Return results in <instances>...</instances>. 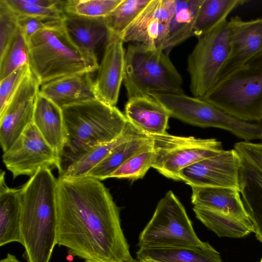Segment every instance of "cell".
<instances>
[{
    "label": "cell",
    "instance_id": "cell-3",
    "mask_svg": "<svg viewBox=\"0 0 262 262\" xmlns=\"http://www.w3.org/2000/svg\"><path fill=\"white\" fill-rule=\"evenodd\" d=\"M62 110L66 139L59 175L94 147L119 137L128 123L116 106L98 98L67 105Z\"/></svg>",
    "mask_w": 262,
    "mask_h": 262
},
{
    "label": "cell",
    "instance_id": "cell-41",
    "mask_svg": "<svg viewBox=\"0 0 262 262\" xmlns=\"http://www.w3.org/2000/svg\"><path fill=\"white\" fill-rule=\"evenodd\" d=\"M126 262H135V259H133L132 260L128 261H126Z\"/></svg>",
    "mask_w": 262,
    "mask_h": 262
},
{
    "label": "cell",
    "instance_id": "cell-6",
    "mask_svg": "<svg viewBox=\"0 0 262 262\" xmlns=\"http://www.w3.org/2000/svg\"><path fill=\"white\" fill-rule=\"evenodd\" d=\"M170 117L202 127L227 130L244 141L262 140V123L239 120L203 98L183 94L153 93Z\"/></svg>",
    "mask_w": 262,
    "mask_h": 262
},
{
    "label": "cell",
    "instance_id": "cell-5",
    "mask_svg": "<svg viewBox=\"0 0 262 262\" xmlns=\"http://www.w3.org/2000/svg\"><path fill=\"white\" fill-rule=\"evenodd\" d=\"M123 82L128 99L153 93H184L182 77L169 54L140 43H130L125 49Z\"/></svg>",
    "mask_w": 262,
    "mask_h": 262
},
{
    "label": "cell",
    "instance_id": "cell-22",
    "mask_svg": "<svg viewBox=\"0 0 262 262\" xmlns=\"http://www.w3.org/2000/svg\"><path fill=\"white\" fill-rule=\"evenodd\" d=\"M191 203L194 206L249 219L238 188L192 187Z\"/></svg>",
    "mask_w": 262,
    "mask_h": 262
},
{
    "label": "cell",
    "instance_id": "cell-18",
    "mask_svg": "<svg viewBox=\"0 0 262 262\" xmlns=\"http://www.w3.org/2000/svg\"><path fill=\"white\" fill-rule=\"evenodd\" d=\"M40 93L60 107L97 98L91 72L68 76L41 86Z\"/></svg>",
    "mask_w": 262,
    "mask_h": 262
},
{
    "label": "cell",
    "instance_id": "cell-29",
    "mask_svg": "<svg viewBox=\"0 0 262 262\" xmlns=\"http://www.w3.org/2000/svg\"><path fill=\"white\" fill-rule=\"evenodd\" d=\"M247 0H203L196 16L194 34L197 37L211 31L227 20L235 8L248 2Z\"/></svg>",
    "mask_w": 262,
    "mask_h": 262
},
{
    "label": "cell",
    "instance_id": "cell-32",
    "mask_svg": "<svg viewBox=\"0 0 262 262\" xmlns=\"http://www.w3.org/2000/svg\"><path fill=\"white\" fill-rule=\"evenodd\" d=\"M122 0H67L64 1L63 12L92 17L104 18Z\"/></svg>",
    "mask_w": 262,
    "mask_h": 262
},
{
    "label": "cell",
    "instance_id": "cell-15",
    "mask_svg": "<svg viewBox=\"0 0 262 262\" xmlns=\"http://www.w3.org/2000/svg\"><path fill=\"white\" fill-rule=\"evenodd\" d=\"M229 24L230 53L216 83L262 52V17L244 20L236 16Z\"/></svg>",
    "mask_w": 262,
    "mask_h": 262
},
{
    "label": "cell",
    "instance_id": "cell-27",
    "mask_svg": "<svg viewBox=\"0 0 262 262\" xmlns=\"http://www.w3.org/2000/svg\"><path fill=\"white\" fill-rule=\"evenodd\" d=\"M154 136L139 137L124 142L112 150L85 177L101 181L108 176L132 156L154 149Z\"/></svg>",
    "mask_w": 262,
    "mask_h": 262
},
{
    "label": "cell",
    "instance_id": "cell-42",
    "mask_svg": "<svg viewBox=\"0 0 262 262\" xmlns=\"http://www.w3.org/2000/svg\"><path fill=\"white\" fill-rule=\"evenodd\" d=\"M135 262H143V261H139L138 260H135Z\"/></svg>",
    "mask_w": 262,
    "mask_h": 262
},
{
    "label": "cell",
    "instance_id": "cell-14",
    "mask_svg": "<svg viewBox=\"0 0 262 262\" xmlns=\"http://www.w3.org/2000/svg\"><path fill=\"white\" fill-rule=\"evenodd\" d=\"M175 11V0H150L121 35L123 42L159 48Z\"/></svg>",
    "mask_w": 262,
    "mask_h": 262
},
{
    "label": "cell",
    "instance_id": "cell-40",
    "mask_svg": "<svg viewBox=\"0 0 262 262\" xmlns=\"http://www.w3.org/2000/svg\"><path fill=\"white\" fill-rule=\"evenodd\" d=\"M0 262H21L16 257L10 253H7L6 256L2 259Z\"/></svg>",
    "mask_w": 262,
    "mask_h": 262
},
{
    "label": "cell",
    "instance_id": "cell-38",
    "mask_svg": "<svg viewBox=\"0 0 262 262\" xmlns=\"http://www.w3.org/2000/svg\"><path fill=\"white\" fill-rule=\"evenodd\" d=\"M62 19H54L17 15L18 28L27 40L38 31L51 26Z\"/></svg>",
    "mask_w": 262,
    "mask_h": 262
},
{
    "label": "cell",
    "instance_id": "cell-33",
    "mask_svg": "<svg viewBox=\"0 0 262 262\" xmlns=\"http://www.w3.org/2000/svg\"><path fill=\"white\" fill-rule=\"evenodd\" d=\"M156 158L154 149L137 154L124 162L108 178L136 180L142 179Z\"/></svg>",
    "mask_w": 262,
    "mask_h": 262
},
{
    "label": "cell",
    "instance_id": "cell-21",
    "mask_svg": "<svg viewBox=\"0 0 262 262\" xmlns=\"http://www.w3.org/2000/svg\"><path fill=\"white\" fill-rule=\"evenodd\" d=\"M33 123L46 142L60 157L66 139L62 110L40 92L35 101Z\"/></svg>",
    "mask_w": 262,
    "mask_h": 262
},
{
    "label": "cell",
    "instance_id": "cell-43",
    "mask_svg": "<svg viewBox=\"0 0 262 262\" xmlns=\"http://www.w3.org/2000/svg\"><path fill=\"white\" fill-rule=\"evenodd\" d=\"M260 262H262V258L261 259Z\"/></svg>",
    "mask_w": 262,
    "mask_h": 262
},
{
    "label": "cell",
    "instance_id": "cell-35",
    "mask_svg": "<svg viewBox=\"0 0 262 262\" xmlns=\"http://www.w3.org/2000/svg\"><path fill=\"white\" fill-rule=\"evenodd\" d=\"M17 15H24L54 19H62L63 11L59 8H48L33 4L28 0H5Z\"/></svg>",
    "mask_w": 262,
    "mask_h": 262
},
{
    "label": "cell",
    "instance_id": "cell-17",
    "mask_svg": "<svg viewBox=\"0 0 262 262\" xmlns=\"http://www.w3.org/2000/svg\"><path fill=\"white\" fill-rule=\"evenodd\" d=\"M124 115L138 130L148 136L166 134L169 114L151 95L136 96L128 99Z\"/></svg>",
    "mask_w": 262,
    "mask_h": 262
},
{
    "label": "cell",
    "instance_id": "cell-11",
    "mask_svg": "<svg viewBox=\"0 0 262 262\" xmlns=\"http://www.w3.org/2000/svg\"><path fill=\"white\" fill-rule=\"evenodd\" d=\"M3 161L13 178L31 177L40 168L61 169L59 155L46 142L33 122L29 124L9 149Z\"/></svg>",
    "mask_w": 262,
    "mask_h": 262
},
{
    "label": "cell",
    "instance_id": "cell-16",
    "mask_svg": "<svg viewBox=\"0 0 262 262\" xmlns=\"http://www.w3.org/2000/svg\"><path fill=\"white\" fill-rule=\"evenodd\" d=\"M123 43L121 36L108 34L94 80L97 98L114 106H116L124 76L125 49Z\"/></svg>",
    "mask_w": 262,
    "mask_h": 262
},
{
    "label": "cell",
    "instance_id": "cell-10",
    "mask_svg": "<svg viewBox=\"0 0 262 262\" xmlns=\"http://www.w3.org/2000/svg\"><path fill=\"white\" fill-rule=\"evenodd\" d=\"M156 158L152 167L165 177L181 181L184 168L222 151L216 139H202L169 135L154 136Z\"/></svg>",
    "mask_w": 262,
    "mask_h": 262
},
{
    "label": "cell",
    "instance_id": "cell-20",
    "mask_svg": "<svg viewBox=\"0 0 262 262\" xmlns=\"http://www.w3.org/2000/svg\"><path fill=\"white\" fill-rule=\"evenodd\" d=\"M63 25L72 40L82 51L97 58V51L106 43L108 32L104 18H92L63 12Z\"/></svg>",
    "mask_w": 262,
    "mask_h": 262
},
{
    "label": "cell",
    "instance_id": "cell-23",
    "mask_svg": "<svg viewBox=\"0 0 262 262\" xmlns=\"http://www.w3.org/2000/svg\"><path fill=\"white\" fill-rule=\"evenodd\" d=\"M21 188L8 187L5 172L0 176V246L17 242L21 244Z\"/></svg>",
    "mask_w": 262,
    "mask_h": 262
},
{
    "label": "cell",
    "instance_id": "cell-25",
    "mask_svg": "<svg viewBox=\"0 0 262 262\" xmlns=\"http://www.w3.org/2000/svg\"><path fill=\"white\" fill-rule=\"evenodd\" d=\"M203 1L175 0V13L169 23L167 35L159 48L169 54L174 47L194 36L195 20Z\"/></svg>",
    "mask_w": 262,
    "mask_h": 262
},
{
    "label": "cell",
    "instance_id": "cell-34",
    "mask_svg": "<svg viewBox=\"0 0 262 262\" xmlns=\"http://www.w3.org/2000/svg\"><path fill=\"white\" fill-rule=\"evenodd\" d=\"M19 30L17 14L0 0V55H2Z\"/></svg>",
    "mask_w": 262,
    "mask_h": 262
},
{
    "label": "cell",
    "instance_id": "cell-19",
    "mask_svg": "<svg viewBox=\"0 0 262 262\" xmlns=\"http://www.w3.org/2000/svg\"><path fill=\"white\" fill-rule=\"evenodd\" d=\"M136 255L143 262H223L207 242L196 246L141 247Z\"/></svg>",
    "mask_w": 262,
    "mask_h": 262
},
{
    "label": "cell",
    "instance_id": "cell-7",
    "mask_svg": "<svg viewBox=\"0 0 262 262\" xmlns=\"http://www.w3.org/2000/svg\"><path fill=\"white\" fill-rule=\"evenodd\" d=\"M203 99L239 120L262 121V66L238 69L216 83Z\"/></svg>",
    "mask_w": 262,
    "mask_h": 262
},
{
    "label": "cell",
    "instance_id": "cell-12",
    "mask_svg": "<svg viewBox=\"0 0 262 262\" xmlns=\"http://www.w3.org/2000/svg\"><path fill=\"white\" fill-rule=\"evenodd\" d=\"M40 86L30 69L0 115V142L4 152L33 122L35 101Z\"/></svg>",
    "mask_w": 262,
    "mask_h": 262
},
{
    "label": "cell",
    "instance_id": "cell-36",
    "mask_svg": "<svg viewBox=\"0 0 262 262\" xmlns=\"http://www.w3.org/2000/svg\"><path fill=\"white\" fill-rule=\"evenodd\" d=\"M30 70L29 64H25L0 80V115Z\"/></svg>",
    "mask_w": 262,
    "mask_h": 262
},
{
    "label": "cell",
    "instance_id": "cell-37",
    "mask_svg": "<svg viewBox=\"0 0 262 262\" xmlns=\"http://www.w3.org/2000/svg\"><path fill=\"white\" fill-rule=\"evenodd\" d=\"M233 149L245 162L262 173V142L243 141L235 143Z\"/></svg>",
    "mask_w": 262,
    "mask_h": 262
},
{
    "label": "cell",
    "instance_id": "cell-30",
    "mask_svg": "<svg viewBox=\"0 0 262 262\" xmlns=\"http://www.w3.org/2000/svg\"><path fill=\"white\" fill-rule=\"evenodd\" d=\"M150 0H122L104 21L108 34L121 37Z\"/></svg>",
    "mask_w": 262,
    "mask_h": 262
},
{
    "label": "cell",
    "instance_id": "cell-2",
    "mask_svg": "<svg viewBox=\"0 0 262 262\" xmlns=\"http://www.w3.org/2000/svg\"><path fill=\"white\" fill-rule=\"evenodd\" d=\"M57 179L42 167L20 188L21 244L27 262H50L57 245Z\"/></svg>",
    "mask_w": 262,
    "mask_h": 262
},
{
    "label": "cell",
    "instance_id": "cell-31",
    "mask_svg": "<svg viewBox=\"0 0 262 262\" xmlns=\"http://www.w3.org/2000/svg\"><path fill=\"white\" fill-rule=\"evenodd\" d=\"M27 64H29L28 40L19 29L4 53L0 55V80Z\"/></svg>",
    "mask_w": 262,
    "mask_h": 262
},
{
    "label": "cell",
    "instance_id": "cell-8",
    "mask_svg": "<svg viewBox=\"0 0 262 262\" xmlns=\"http://www.w3.org/2000/svg\"><path fill=\"white\" fill-rule=\"evenodd\" d=\"M230 53L229 20L198 37L187 58L192 96L203 98L216 83Z\"/></svg>",
    "mask_w": 262,
    "mask_h": 262
},
{
    "label": "cell",
    "instance_id": "cell-24",
    "mask_svg": "<svg viewBox=\"0 0 262 262\" xmlns=\"http://www.w3.org/2000/svg\"><path fill=\"white\" fill-rule=\"evenodd\" d=\"M238 188L245 208L253 224L255 237L262 242V173L243 159Z\"/></svg>",
    "mask_w": 262,
    "mask_h": 262
},
{
    "label": "cell",
    "instance_id": "cell-39",
    "mask_svg": "<svg viewBox=\"0 0 262 262\" xmlns=\"http://www.w3.org/2000/svg\"><path fill=\"white\" fill-rule=\"evenodd\" d=\"M251 67H258L262 66V52L258 54L250 60H249L245 65Z\"/></svg>",
    "mask_w": 262,
    "mask_h": 262
},
{
    "label": "cell",
    "instance_id": "cell-28",
    "mask_svg": "<svg viewBox=\"0 0 262 262\" xmlns=\"http://www.w3.org/2000/svg\"><path fill=\"white\" fill-rule=\"evenodd\" d=\"M196 218L219 237L241 238L254 232L250 219H243L220 212L194 206Z\"/></svg>",
    "mask_w": 262,
    "mask_h": 262
},
{
    "label": "cell",
    "instance_id": "cell-1",
    "mask_svg": "<svg viewBox=\"0 0 262 262\" xmlns=\"http://www.w3.org/2000/svg\"><path fill=\"white\" fill-rule=\"evenodd\" d=\"M57 245L84 262L133 260L123 233L120 210L100 180L57 179Z\"/></svg>",
    "mask_w": 262,
    "mask_h": 262
},
{
    "label": "cell",
    "instance_id": "cell-26",
    "mask_svg": "<svg viewBox=\"0 0 262 262\" xmlns=\"http://www.w3.org/2000/svg\"><path fill=\"white\" fill-rule=\"evenodd\" d=\"M141 132L128 122L122 133L112 141L98 145L70 164L59 175L64 178L85 177L112 150L120 144L139 137H149Z\"/></svg>",
    "mask_w": 262,
    "mask_h": 262
},
{
    "label": "cell",
    "instance_id": "cell-13",
    "mask_svg": "<svg viewBox=\"0 0 262 262\" xmlns=\"http://www.w3.org/2000/svg\"><path fill=\"white\" fill-rule=\"evenodd\" d=\"M242 159L232 149L189 166L180 172L181 181L192 187L238 188Z\"/></svg>",
    "mask_w": 262,
    "mask_h": 262
},
{
    "label": "cell",
    "instance_id": "cell-9",
    "mask_svg": "<svg viewBox=\"0 0 262 262\" xmlns=\"http://www.w3.org/2000/svg\"><path fill=\"white\" fill-rule=\"evenodd\" d=\"M179 199L169 190L158 202L155 212L139 237L138 246H196L203 243Z\"/></svg>",
    "mask_w": 262,
    "mask_h": 262
},
{
    "label": "cell",
    "instance_id": "cell-4",
    "mask_svg": "<svg viewBox=\"0 0 262 262\" xmlns=\"http://www.w3.org/2000/svg\"><path fill=\"white\" fill-rule=\"evenodd\" d=\"M29 64L40 86L68 76L97 71L98 59L82 51L71 38L62 20L28 40Z\"/></svg>",
    "mask_w": 262,
    "mask_h": 262
}]
</instances>
